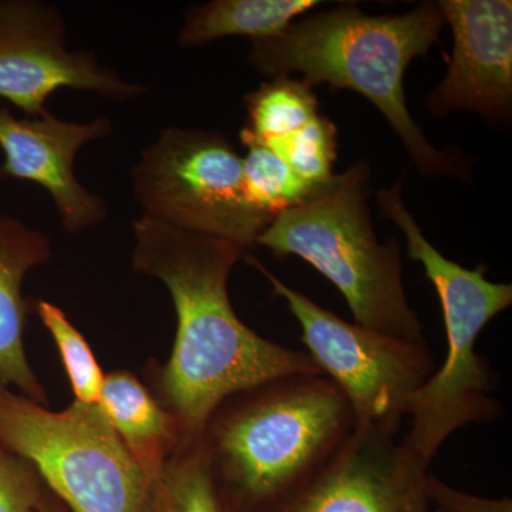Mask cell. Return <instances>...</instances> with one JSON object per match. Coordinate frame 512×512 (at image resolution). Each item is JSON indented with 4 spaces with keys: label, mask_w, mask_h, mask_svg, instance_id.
Instances as JSON below:
<instances>
[{
    "label": "cell",
    "mask_w": 512,
    "mask_h": 512,
    "mask_svg": "<svg viewBox=\"0 0 512 512\" xmlns=\"http://www.w3.org/2000/svg\"><path fill=\"white\" fill-rule=\"evenodd\" d=\"M133 234L134 271L160 279L177 313L161 387L185 446L200 440L229 397L279 377L323 375L308 353L262 338L238 318L228 279L244 248L147 215L133 222Z\"/></svg>",
    "instance_id": "obj_1"
},
{
    "label": "cell",
    "mask_w": 512,
    "mask_h": 512,
    "mask_svg": "<svg viewBox=\"0 0 512 512\" xmlns=\"http://www.w3.org/2000/svg\"><path fill=\"white\" fill-rule=\"evenodd\" d=\"M446 18L439 3L403 15H366L353 3L292 23L281 35L254 40L248 63L264 76L301 73L303 82L352 90L375 104L424 177L473 183L470 158L431 146L410 116L404 76L416 57L439 43Z\"/></svg>",
    "instance_id": "obj_2"
},
{
    "label": "cell",
    "mask_w": 512,
    "mask_h": 512,
    "mask_svg": "<svg viewBox=\"0 0 512 512\" xmlns=\"http://www.w3.org/2000/svg\"><path fill=\"white\" fill-rule=\"evenodd\" d=\"M198 440L220 491L252 512L284 503L355 430L348 400L325 375L279 377L232 396Z\"/></svg>",
    "instance_id": "obj_3"
},
{
    "label": "cell",
    "mask_w": 512,
    "mask_h": 512,
    "mask_svg": "<svg viewBox=\"0 0 512 512\" xmlns=\"http://www.w3.org/2000/svg\"><path fill=\"white\" fill-rule=\"evenodd\" d=\"M402 190L400 178L377 192L380 217L402 231L410 258L423 266L439 295L446 325V359L410 400V429L400 440L430 464L456 431L468 424L491 423L504 414L503 404L491 396L497 375L477 352V340L491 320L510 308L512 286L490 281L484 265L466 268L434 248L407 210Z\"/></svg>",
    "instance_id": "obj_4"
},
{
    "label": "cell",
    "mask_w": 512,
    "mask_h": 512,
    "mask_svg": "<svg viewBox=\"0 0 512 512\" xmlns=\"http://www.w3.org/2000/svg\"><path fill=\"white\" fill-rule=\"evenodd\" d=\"M370 181L366 161L333 175L301 205L279 212L256 245L311 264L342 293L357 325L429 345L407 299L399 241H377Z\"/></svg>",
    "instance_id": "obj_5"
},
{
    "label": "cell",
    "mask_w": 512,
    "mask_h": 512,
    "mask_svg": "<svg viewBox=\"0 0 512 512\" xmlns=\"http://www.w3.org/2000/svg\"><path fill=\"white\" fill-rule=\"evenodd\" d=\"M0 446L35 468L73 512H146L151 481L99 404L52 412L0 389Z\"/></svg>",
    "instance_id": "obj_6"
},
{
    "label": "cell",
    "mask_w": 512,
    "mask_h": 512,
    "mask_svg": "<svg viewBox=\"0 0 512 512\" xmlns=\"http://www.w3.org/2000/svg\"><path fill=\"white\" fill-rule=\"evenodd\" d=\"M131 181L147 217L245 251L275 218L249 200L244 161L221 131H161L131 168Z\"/></svg>",
    "instance_id": "obj_7"
},
{
    "label": "cell",
    "mask_w": 512,
    "mask_h": 512,
    "mask_svg": "<svg viewBox=\"0 0 512 512\" xmlns=\"http://www.w3.org/2000/svg\"><path fill=\"white\" fill-rule=\"evenodd\" d=\"M248 261L298 320L306 353L348 400L355 429L396 437L410 400L436 372L429 345L346 322L276 278L258 259Z\"/></svg>",
    "instance_id": "obj_8"
},
{
    "label": "cell",
    "mask_w": 512,
    "mask_h": 512,
    "mask_svg": "<svg viewBox=\"0 0 512 512\" xmlns=\"http://www.w3.org/2000/svg\"><path fill=\"white\" fill-rule=\"evenodd\" d=\"M59 89L137 99L143 84L128 83L90 52L66 46V25L56 6L37 0H0V97L26 117L45 113Z\"/></svg>",
    "instance_id": "obj_9"
},
{
    "label": "cell",
    "mask_w": 512,
    "mask_h": 512,
    "mask_svg": "<svg viewBox=\"0 0 512 512\" xmlns=\"http://www.w3.org/2000/svg\"><path fill=\"white\" fill-rule=\"evenodd\" d=\"M429 466L396 437L355 429L308 483L269 512H430Z\"/></svg>",
    "instance_id": "obj_10"
},
{
    "label": "cell",
    "mask_w": 512,
    "mask_h": 512,
    "mask_svg": "<svg viewBox=\"0 0 512 512\" xmlns=\"http://www.w3.org/2000/svg\"><path fill=\"white\" fill-rule=\"evenodd\" d=\"M454 37L443 82L427 96L433 116L473 111L505 124L512 110L511 0H441Z\"/></svg>",
    "instance_id": "obj_11"
},
{
    "label": "cell",
    "mask_w": 512,
    "mask_h": 512,
    "mask_svg": "<svg viewBox=\"0 0 512 512\" xmlns=\"http://www.w3.org/2000/svg\"><path fill=\"white\" fill-rule=\"evenodd\" d=\"M107 117L72 123L50 114L13 116L0 109V178L30 181L49 192L60 222L69 234L97 227L109 217L106 201L87 190L74 173L77 153L93 141L110 136Z\"/></svg>",
    "instance_id": "obj_12"
},
{
    "label": "cell",
    "mask_w": 512,
    "mask_h": 512,
    "mask_svg": "<svg viewBox=\"0 0 512 512\" xmlns=\"http://www.w3.org/2000/svg\"><path fill=\"white\" fill-rule=\"evenodd\" d=\"M52 255L50 238L19 218L0 215V389L18 387L23 396L45 403V390L25 353L28 305L22 286L26 275Z\"/></svg>",
    "instance_id": "obj_13"
},
{
    "label": "cell",
    "mask_w": 512,
    "mask_h": 512,
    "mask_svg": "<svg viewBox=\"0 0 512 512\" xmlns=\"http://www.w3.org/2000/svg\"><path fill=\"white\" fill-rule=\"evenodd\" d=\"M99 406L153 483L167 463L165 454L181 434L174 414L164 410L128 372L104 377Z\"/></svg>",
    "instance_id": "obj_14"
},
{
    "label": "cell",
    "mask_w": 512,
    "mask_h": 512,
    "mask_svg": "<svg viewBox=\"0 0 512 512\" xmlns=\"http://www.w3.org/2000/svg\"><path fill=\"white\" fill-rule=\"evenodd\" d=\"M318 5L316 0H214L188 13L178 43L195 47L228 36L271 39Z\"/></svg>",
    "instance_id": "obj_15"
},
{
    "label": "cell",
    "mask_w": 512,
    "mask_h": 512,
    "mask_svg": "<svg viewBox=\"0 0 512 512\" xmlns=\"http://www.w3.org/2000/svg\"><path fill=\"white\" fill-rule=\"evenodd\" d=\"M146 512H227L200 443L185 446L151 483Z\"/></svg>",
    "instance_id": "obj_16"
},
{
    "label": "cell",
    "mask_w": 512,
    "mask_h": 512,
    "mask_svg": "<svg viewBox=\"0 0 512 512\" xmlns=\"http://www.w3.org/2000/svg\"><path fill=\"white\" fill-rule=\"evenodd\" d=\"M249 123L242 130L258 141L295 133L319 116V101L309 84L289 77L262 83L245 97Z\"/></svg>",
    "instance_id": "obj_17"
},
{
    "label": "cell",
    "mask_w": 512,
    "mask_h": 512,
    "mask_svg": "<svg viewBox=\"0 0 512 512\" xmlns=\"http://www.w3.org/2000/svg\"><path fill=\"white\" fill-rule=\"evenodd\" d=\"M241 141L247 147L244 161V181L249 200L259 210L271 215L301 205L323 185L303 180L271 148L241 131ZM328 184V183H326Z\"/></svg>",
    "instance_id": "obj_18"
},
{
    "label": "cell",
    "mask_w": 512,
    "mask_h": 512,
    "mask_svg": "<svg viewBox=\"0 0 512 512\" xmlns=\"http://www.w3.org/2000/svg\"><path fill=\"white\" fill-rule=\"evenodd\" d=\"M259 143L271 148L309 183L323 185L335 175L333 165L338 160V128L328 117L319 114L289 136Z\"/></svg>",
    "instance_id": "obj_19"
},
{
    "label": "cell",
    "mask_w": 512,
    "mask_h": 512,
    "mask_svg": "<svg viewBox=\"0 0 512 512\" xmlns=\"http://www.w3.org/2000/svg\"><path fill=\"white\" fill-rule=\"evenodd\" d=\"M37 313L55 340L67 377L72 384L74 400L86 404H99L104 376L89 343L82 333L74 328L59 306L39 301Z\"/></svg>",
    "instance_id": "obj_20"
},
{
    "label": "cell",
    "mask_w": 512,
    "mask_h": 512,
    "mask_svg": "<svg viewBox=\"0 0 512 512\" xmlns=\"http://www.w3.org/2000/svg\"><path fill=\"white\" fill-rule=\"evenodd\" d=\"M42 503L32 467L0 446V512H35Z\"/></svg>",
    "instance_id": "obj_21"
},
{
    "label": "cell",
    "mask_w": 512,
    "mask_h": 512,
    "mask_svg": "<svg viewBox=\"0 0 512 512\" xmlns=\"http://www.w3.org/2000/svg\"><path fill=\"white\" fill-rule=\"evenodd\" d=\"M40 511L45 512H66L62 510V508L55 507V505H47L45 503H42V507H40Z\"/></svg>",
    "instance_id": "obj_22"
},
{
    "label": "cell",
    "mask_w": 512,
    "mask_h": 512,
    "mask_svg": "<svg viewBox=\"0 0 512 512\" xmlns=\"http://www.w3.org/2000/svg\"><path fill=\"white\" fill-rule=\"evenodd\" d=\"M430 512H439V511L433 510V508H431V511H430Z\"/></svg>",
    "instance_id": "obj_23"
}]
</instances>
